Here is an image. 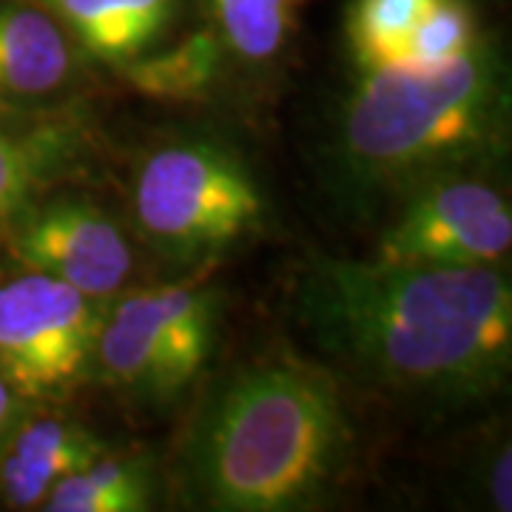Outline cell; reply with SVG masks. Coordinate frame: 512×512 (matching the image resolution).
Wrapping results in <instances>:
<instances>
[{"instance_id": "9a60e30c", "label": "cell", "mask_w": 512, "mask_h": 512, "mask_svg": "<svg viewBox=\"0 0 512 512\" xmlns=\"http://www.w3.org/2000/svg\"><path fill=\"white\" fill-rule=\"evenodd\" d=\"M220 37L245 60H268L288 29V0H211Z\"/></svg>"}, {"instance_id": "277c9868", "label": "cell", "mask_w": 512, "mask_h": 512, "mask_svg": "<svg viewBox=\"0 0 512 512\" xmlns=\"http://www.w3.org/2000/svg\"><path fill=\"white\" fill-rule=\"evenodd\" d=\"M262 194L231 151L205 140L154 148L134 180V214L151 245L177 256L214 251L248 234Z\"/></svg>"}, {"instance_id": "52a82bcc", "label": "cell", "mask_w": 512, "mask_h": 512, "mask_svg": "<svg viewBox=\"0 0 512 512\" xmlns=\"http://www.w3.org/2000/svg\"><path fill=\"white\" fill-rule=\"evenodd\" d=\"M12 254L29 271L55 276L92 299L120 291L134 265L120 225L83 200H57L20 217Z\"/></svg>"}, {"instance_id": "ba28073f", "label": "cell", "mask_w": 512, "mask_h": 512, "mask_svg": "<svg viewBox=\"0 0 512 512\" xmlns=\"http://www.w3.org/2000/svg\"><path fill=\"white\" fill-rule=\"evenodd\" d=\"M92 365L100 367L111 387L148 402H168L194 379L131 296L103 316Z\"/></svg>"}, {"instance_id": "5bb4252c", "label": "cell", "mask_w": 512, "mask_h": 512, "mask_svg": "<svg viewBox=\"0 0 512 512\" xmlns=\"http://www.w3.org/2000/svg\"><path fill=\"white\" fill-rule=\"evenodd\" d=\"M430 0H353L348 12V46L359 72L396 66Z\"/></svg>"}, {"instance_id": "d6986e66", "label": "cell", "mask_w": 512, "mask_h": 512, "mask_svg": "<svg viewBox=\"0 0 512 512\" xmlns=\"http://www.w3.org/2000/svg\"><path fill=\"white\" fill-rule=\"evenodd\" d=\"M20 402H23V396L12 387V382L6 379V373L0 367V447H3V441L9 439V433L18 424Z\"/></svg>"}, {"instance_id": "30bf717a", "label": "cell", "mask_w": 512, "mask_h": 512, "mask_svg": "<svg viewBox=\"0 0 512 512\" xmlns=\"http://www.w3.org/2000/svg\"><path fill=\"white\" fill-rule=\"evenodd\" d=\"M74 74V46L63 23L32 6H0V97L37 100Z\"/></svg>"}, {"instance_id": "7c38bea8", "label": "cell", "mask_w": 512, "mask_h": 512, "mask_svg": "<svg viewBox=\"0 0 512 512\" xmlns=\"http://www.w3.org/2000/svg\"><path fill=\"white\" fill-rule=\"evenodd\" d=\"M131 302L168 342L180 365L197 376L214 348L217 296L197 285H157L131 293Z\"/></svg>"}, {"instance_id": "8fae6325", "label": "cell", "mask_w": 512, "mask_h": 512, "mask_svg": "<svg viewBox=\"0 0 512 512\" xmlns=\"http://www.w3.org/2000/svg\"><path fill=\"white\" fill-rule=\"evenodd\" d=\"M77 46L123 66L171 29L180 0H46Z\"/></svg>"}, {"instance_id": "2e32d148", "label": "cell", "mask_w": 512, "mask_h": 512, "mask_svg": "<svg viewBox=\"0 0 512 512\" xmlns=\"http://www.w3.org/2000/svg\"><path fill=\"white\" fill-rule=\"evenodd\" d=\"M478 43L476 12L467 0H430L407 37L402 63H444Z\"/></svg>"}, {"instance_id": "7a4b0ae2", "label": "cell", "mask_w": 512, "mask_h": 512, "mask_svg": "<svg viewBox=\"0 0 512 512\" xmlns=\"http://www.w3.org/2000/svg\"><path fill=\"white\" fill-rule=\"evenodd\" d=\"M350 439L348 410L325 370L265 362L211 396L185 453V478L208 510H299L342 473Z\"/></svg>"}, {"instance_id": "9c48e42d", "label": "cell", "mask_w": 512, "mask_h": 512, "mask_svg": "<svg viewBox=\"0 0 512 512\" xmlns=\"http://www.w3.org/2000/svg\"><path fill=\"white\" fill-rule=\"evenodd\" d=\"M103 453L89 430L63 419H32L15 424L3 441L0 490L18 510L43 504L63 476L86 467Z\"/></svg>"}, {"instance_id": "4fadbf2b", "label": "cell", "mask_w": 512, "mask_h": 512, "mask_svg": "<svg viewBox=\"0 0 512 512\" xmlns=\"http://www.w3.org/2000/svg\"><path fill=\"white\" fill-rule=\"evenodd\" d=\"M222 46L225 43L217 32H194L171 49L128 60L123 72L140 94L160 100H191L211 89L220 72Z\"/></svg>"}, {"instance_id": "ac0fdd59", "label": "cell", "mask_w": 512, "mask_h": 512, "mask_svg": "<svg viewBox=\"0 0 512 512\" xmlns=\"http://www.w3.org/2000/svg\"><path fill=\"white\" fill-rule=\"evenodd\" d=\"M512 458L510 450L504 447L498 458H495L493 470H490V495H493L498 510H510L512 507Z\"/></svg>"}, {"instance_id": "8992f818", "label": "cell", "mask_w": 512, "mask_h": 512, "mask_svg": "<svg viewBox=\"0 0 512 512\" xmlns=\"http://www.w3.org/2000/svg\"><path fill=\"white\" fill-rule=\"evenodd\" d=\"M512 245L507 200L478 180L421 188L387 228L376 259L410 265H495Z\"/></svg>"}, {"instance_id": "3957f363", "label": "cell", "mask_w": 512, "mask_h": 512, "mask_svg": "<svg viewBox=\"0 0 512 512\" xmlns=\"http://www.w3.org/2000/svg\"><path fill=\"white\" fill-rule=\"evenodd\" d=\"M501 103L484 43L444 63L362 72L345 114V151L370 177H416L476 151Z\"/></svg>"}, {"instance_id": "6da1fadb", "label": "cell", "mask_w": 512, "mask_h": 512, "mask_svg": "<svg viewBox=\"0 0 512 512\" xmlns=\"http://www.w3.org/2000/svg\"><path fill=\"white\" fill-rule=\"evenodd\" d=\"M299 302L319 348L399 393L478 399L510 370L512 291L495 265L319 256Z\"/></svg>"}, {"instance_id": "e0dca14e", "label": "cell", "mask_w": 512, "mask_h": 512, "mask_svg": "<svg viewBox=\"0 0 512 512\" xmlns=\"http://www.w3.org/2000/svg\"><path fill=\"white\" fill-rule=\"evenodd\" d=\"M55 163V151L37 137H23L0 120V228L18 222Z\"/></svg>"}, {"instance_id": "5b68a950", "label": "cell", "mask_w": 512, "mask_h": 512, "mask_svg": "<svg viewBox=\"0 0 512 512\" xmlns=\"http://www.w3.org/2000/svg\"><path fill=\"white\" fill-rule=\"evenodd\" d=\"M103 313L92 296L29 271L0 285V367L23 399H66L86 376Z\"/></svg>"}]
</instances>
